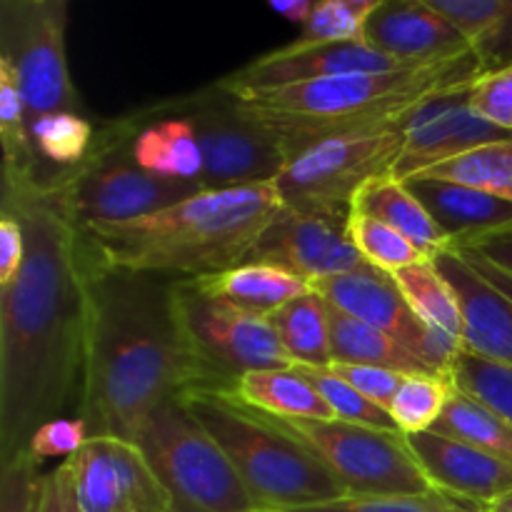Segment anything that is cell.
<instances>
[{
    "label": "cell",
    "mask_w": 512,
    "mask_h": 512,
    "mask_svg": "<svg viewBox=\"0 0 512 512\" xmlns=\"http://www.w3.org/2000/svg\"><path fill=\"white\" fill-rule=\"evenodd\" d=\"M3 210L23 223L28 253L0 288V465L80 393L88 320L80 228L40 168L3 170Z\"/></svg>",
    "instance_id": "cell-1"
},
{
    "label": "cell",
    "mask_w": 512,
    "mask_h": 512,
    "mask_svg": "<svg viewBox=\"0 0 512 512\" xmlns=\"http://www.w3.org/2000/svg\"><path fill=\"white\" fill-rule=\"evenodd\" d=\"M175 280L103 268L85 258L88 320L80 418L88 423L90 438L108 435L135 443L160 405L205 388Z\"/></svg>",
    "instance_id": "cell-2"
},
{
    "label": "cell",
    "mask_w": 512,
    "mask_h": 512,
    "mask_svg": "<svg viewBox=\"0 0 512 512\" xmlns=\"http://www.w3.org/2000/svg\"><path fill=\"white\" fill-rule=\"evenodd\" d=\"M283 210L273 183L200 190L193 198L125 223L80 228L90 263L103 268L208 278L245 263L250 250Z\"/></svg>",
    "instance_id": "cell-3"
},
{
    "label": "cell",
    "mask_w": 512,
    "mask_h": 512,
    "mask_svg": "<svg viewBox=\"0 0 512 512\" xmlns=\"http://www.w3.org/2000/svg\"><path fill=\"white\" fill-rule=\"evenodd\" d=\"M483 70H488V63L478 53H470L383 73L228 90L278 138L290 160L320 140L395 123L430 93L475 78Z\"/></svg>",
    "instance_id": "cell-4"
},
{
    "label": "cell",
    "mask_w": 512,
    "mask_h": 512,
    "mask_svg": "<svg viewBox=\"0 0 512 512\" xmlns=\"http://www.w3.org/2000/svg\"><path fill=\"white\" fill-rule=\"evenodd\" d=\"M183 400L228 455L258 510L290 512L348 495L300 440L233 393L193 388Z\"/></svg>",
    "instance_id": "cell-5"
},
{
    "label": "cell",
    "mask_w": 512,
    "mask_h": 512,
    "mask_svg": "<svg viewBox=\"0 0 512 512\" xmlns=\"http://www.w3.org/2000/svg\"><path fill=\"white\" fill-rule=\"evenodd\" d=\"M135 130L138 118L125 115L95 133L93 148L80 165L48 173L40 168L78 228L143 218L203 190L200 183L160 178L140 168L133 158Z\"/></svg>",
    "instance_id": "cell-6"
},
{
    "label": "cell",
    "mask_w": 512,
    "mask_h": 512,
    "mask_svg": "<svg viewBox=\"0 0 512 512\" xmlns=\"http://www.w3.org/2000/svg\"><path fill=\"white\" fill-rule=\"evenodd\" d=\"M135 443L168 490L173 512L258 510L238 470L208 430L195 420L183 395L160 405Z\"/></svg>",
    "instance_id": "cell-7"
},
{
    "label": "cell",
    "mask_w": 512,
    "mask_h": 512,
    "mask_svg": "<svg viewBox=\"0 0 512 512\" xmlns=\"http://www.w3.org/2000/svg\"><path fill=\"white\" fill-rule=\"evenodd\" d=\"M155 108L193 125L205 160L203 190L273 183L288 163L278 138L220 80Z\"/></svg>",
    "instance_id": "cell-8"
},
{
    "label": "cell",
    "mask_w": 512,
    "mask_h": 512,
    "mask_svg": "<svg viewBox=\"0 0 512 512\" xmlns=\"http://www.w3.org/2000/svg\"><path fill=\"white\" fill-rule=\"evenodd\" d=\"M400 120L320 140L293 155L275 178L283 208L348 215L355 193L370 178L393 170L405 140Z\"/></svg>",
    "instance_id": "cell-9"
},
{
    "label": "cell",
    "mask_w": 512,
    "mask_h": 512,
    "mask_svg": "<svg viewBox=\"0 0 512 512\" xmlns=\"http://www.w3.org/2000/svg\"><path fill=\"white\" fill-rule=\"evenodd\" d=\"M260 415L300 440L348 495H423L435 490L403 433L345 420Z\"/></svg>",
    "instance_id": "cell-10"
},
{
    "label": "cell",
    "mask_w": 512,
    "mask_h": 512,
    "mask_svg": "<svg viewBox=\"0 0 512 512\" xmlns=\"http://www.w3.org/2000/svg\"><path fill=\"white\" fill-rule=\"evenodd\" d=\"M180 315L190 348L203 370L208 390H233L243 375L255 370L293 368L268 315L205 293L195 280H175Z\"/></svg>",
    "instance_id": "cell-11"
},
{
    "label": "cell",
    "mask_w": 512,
    "mask_h": 512,
    "mask_svg": "<svg viewBox=\"0 0 512 512\" xmlns=\"http://www.w3.org/2000/svg\"><path fill=\"white\" fill-rule=\"evenodd\" d=\"M65 15V0H0V55L18 70L30 125L83 108L68 70Z\"/></svg>",
    "instance_id": "cell-12"
},
{
    "label": "cell",
    "mask_w": 512,
    "mask_h": 512,
    "mask_svg": "<svg viewBox=\"0 0 512 512\" xmlns=\"http://www.w3.org/2000/svg\"><path fill=\"white\" fill-rule=\"evenodd\" d=\"M313 290L343 313L398 340L433 375L453 380L455 360L463 353L465 345L443 330L423 323L403 298L390 273L365 265L353 273L313 283Z\"/></svg>",
    "instance_id": "cell-13"
},
{
    "label": "cell",
    "mask_w": 512,
    "mask_h": 512,
    "mask_svg": "<svg viewBox=\"0 0 512 512\" xmlns=\"http://www.w3.org/2000/svg\"><path fill=\"white\" fill-rule=\"evenodd\" d=\"M475 78L435 90L403 115V150L390 170L395 178L408 180L445 160L512 138L510 130L490 123L470 105Z\"/></svg>",
    "instance_id": "cell-14"
},
{
    "label": "cell",
    "mask_w": 512,
    "mask_h": 512,
    "mask_svg": "<svg viewBox=\"0 0 512 512\" xmlns=\"http://www.w3.org/2000/svg\"><path fill=\"white\" fill-rule=\"evenodd\" d=\"M68 460L80 512H173L168 490L133 440L90 438Z\"/></svg>",
    "instance_id": "cell-15"
},
{
    "label": "cell",
    "mask_w": 512,
    "mask_h": 512,
    "mask_svg": "<svg viewBox=\"0 0 512 512\" xmlns=\"http://www.w3.org/2000/svg\"><path fill=\"white\" fill-rule=\"evenodd\" d=\"M245 263H270L310 283L365 268L350 235V213H295L280 210L265 228Z\"/></svg>",
    "instance_id": "cell-16"
},
{
    "label": "cell",
    "mask_w": 512,
    "mask_h": 512,
    "mask_svg": "<svg viewBox=\"0 0 512 512\" xmlns=\"http://www.w3.org/2000/svg\"><path fill=\"white\" fill-rule=\"evenodd\" d=\"M410 68L390 55L370 48L363 40L340 43H300L293 40L278 50L258 55L235 73L220 78L225 88H278V85L310 83L353 73H383V70Z\"/></svg>",
    "instance_id": "cell-17"
},
{
    "label": "cell",
    "mask_w": 512,
    "mask_h": 512,
    "mask_svg": "<svg viewBox=\"0 0 512 512\" xmlns=\"http://www.w3.org/2000/svg\"><path fill=\"white\" fill-rule=\"evenodd\" d=\"M363 43L403 65L478 53L448 18L420 0H378L365 20Z\"/></svg>",
    "instance_id": "cell-18"
},
{
    "label": "cell",
    "mask_w": 512,
    "mask_h": 512,
    "mask_svg": "<svg viewBox=\"0 0 512 512\" xmlns=\"http://www.w3.org/2000/svg\"><path fill=\"white\" fill-rule=\"evenodd\" d=\"M405 443L435 490L480 505L485 512L495 500L512 493V463L465 440L425 430L405 435Z\"/></svg>",
    "instance_id": "cell-19"
},
{
    "label": "cell",
    "mask_w": 512,
    "mask_h": 512,
    "mask_svg": "<svg viewBox=\"0 0 512 512\" xmlns=\"http://www.w3.org/2000/svg\"><path fill=\"white\" fill-rule=\"evenodd\" d=\"M433 260L458 295L465 320V350L512 368L510 300L485 283L455 250H443Z\"/></svg>",
    "instance_id": "cell-20"
},
{
    "label": "cell",
    "mask_w": 512,
    "mask_h": 512,
    "mask_svg": "<svg viewBox=\"0 0 512 512\" xmlns=\"http://www.w3.org/2000/svg\"><path fill=\"white\" fill-rule=\"evenodd\" d=\"M405 185L428 208L438 228L448 235L450 248L480 235L512 228V203L498 195L425 175H413L405 180Z\"/></svg>",
    "instance_id": "cell-21"
},
{
    "label": "cell",
    "mask_w": 512,
    "mask_h": 512,
    "mask_svg": "<svg viewBox=\"0 0 512 512\" xmlns=\"http://www.w3.org/2000/svg\"><path fill=\"white\" fill-rule=\"evenodd\" d=\"M135 118H138V130L133 138L135 163L160 178L200 183L205 160L193 125L175 115L160 113L155 105L153 110H143Z\"/></svg>",
    "instance_id": "cell-22"
},
{
    "label": "cell",
    "mask_w": 512,
    "mask_h": 512,
    "mask_svg": "<svg viewBox=\"0 0 512 512\" xmlns=\"http://www.w3.org/2000/svg\"><path fill=\"white\" fill-rule=\"evenodd\" d=\"M353 213L370 215L380 223L390 225L403 233L415 248L423 250L428 258H435L450 248V240L423 203L410 193L405 180L393 173H383L370 178L353 198Z\"/></svg>",
    "instance_id": "cell-23"
},
{
    "label": "cell",
    "mask_w": 512,
    "mask_h": 512,
    "mask_svg": "<svg viewBox=\"0 0 512 512\" xmlns=\"http://www.w3.org/2000/svg\"><path fill=\"white\" fill-rule=\"evenodd\" d=\"M220 300L258 315H270L290 300L313 293V283L270 263H240L208 278H190Z\"/></svg>",
    "instance_id": "cell-24"
},
{
    "label": "cell",
    "mask_w": 512,
    "mask_h": 512,
    "mask_svg": "<svg viewBox=\"0 0 512 512\" xmlns=\"http://www.w3.org/2000/svg\"><path fill=\"white\" fill-rule=\"evenodd\" d=\"M225 393H233L253 410L275 415V418L335 420V413L325 403L323 395L295 368L255 370V373L243 375L233 385V390H225Z\"/></svg>",
    "instance_id": "cell-25"
},
{
    "label": "cell",
    "mask_w": 512,
    "mask_h": 512,
    "mask_svg": "<svg viewBox=\"0 0 512 512\" xmlns=\"http://www.w3.org/2000/svg\"><path fill=\"white\" fill-rule=\"evenodd\" d=\"M328 303V300H325ZM330 318V353L333 363L375 365V368L398 370L405 375H433L415 355H410L398 340L383 330L343 313L328 303Z\"/></svg>",
    "instance_id": "cell-26"
},
{
    "label": "cell",
    "mask_w": 512,
    "mask_h": 512,
    "mask_svg": "<svg viewBox=\"0 0 512 512\" xmlns=\"http://www.w3.org/2000/svg\"><path fill=\"white\" fill-rule=\"evenodd\" d=\"M285 353L295 365L325 368L333 363L330 353V318L323 295L305 293L268 315Z\"/></svg>",
    "instance_id": "cell-27"
},
{
    "label": "cell",
    "mask_w": 512,
    "mask_h": 512,
    "mask_svg": "<svg viewBox=\"0 0 512 512\" xmlns=\"http://www.w3.org/2000/svg\"><path fill=\"white\" fill-rule=\"evenodd\" d=\"M398 283L400 293L408 300L413 313L418 315L423 323L433 325V328L443 330L450 338L460 340L465 338V320L463 310H460L458 295H455L453 285L448 283L440 268L435 265L433 258L420 260V263L408 265V268L390 273ZM465 345V343H463Z\"/></svg>",
    "instance_id": "cell-28"
},
{
    "label": "cell",
    "mask_w": 512,
    "mask_h": 512,
    "mask_svg": "<svg viewBox=\"0 0 512 512\" xmlns=\"http://www.w3.org/2000/svg\"><path fill=\"white\" fill-rule=\"evenodd\" d=\"M433 433L465 440L495 458L512 463V425L490 405L455 388L443 415L433 425Z\"/></svg>",
    "instance_id": "cell-29"
},
{
    "label": "cell",
    "mask_w": 512,
    "mask_h": 512,
    "mask_svg": "<svg viewBox=\"0 0 512 512\" xmlns=\"http://www.w3.org/2000/svg\"><path fill=\"white\" fill-rule=\"evenodd\" d=\"M418 175L470 185L512 203V138L475 148Z\"/></svg>",
    "instance_id": "cell-30"
},
{
    "label": "cell",
    "mask_w": 512,
    "mask_h": 512,
    "mask_svg": "<svg viewBox=\"0 0 512 512\" xmlns=\"http://www.w3.org/2000/svg\"><path fill=\"white\" fill-rule=\"evenodd\" d=\"M33 150L38 163L53 165V170H70L88 158L95 143V130L80 113H50L30 125Z\"/></svg>",
    "instance_id": "cell-31"
},
{
    "label": "cell",
    "mask_w": 512,
    "mask_h": 512,
    "mask_svg": "<svg viewBox=\"0 0 512 512\" xmlns=\"http://www.w3.org/2000/svg\"><path fill=\"white\" fill-rule=\"evenodd\" d=\"M448 18L493 68V53L510 15V0H420Z\"/></svg>",
    "instance_id": "cell-32"
},
{
    "label": "cell",
    "mask_w": 512,
    "mask_h": 512,
    "mask_svg": "<svg viewBox=\"0 0 512 512\" xmlns=\"http://www.w3.org/2000/svg\"><path fill=\"white\" fill-rule=\"evenodd\" d=\"M453 390V380L448 378H438V375H405L403 385H400L393 403H390V415H393L400 433L413 435L433 430Z\"/></svg>",
    "instance_id": "cell-33"
},
{
    "label": "cell",
    "mask_w": 512,
    "mask_h": 512,
    "mask_svg": "<svg viewBox=\"0 0 512 512\" xmlns=\"http://www.w3.org/2000/svg\"><path fill=\"white\" fill-rule=\"evenodd\" d=\"M350 235H353L355 248L363 255L365 263L385 270V273H398L408 265L428 260V255L415 248L403 233L370 218V215L353 213V210H350Z\"/></svg>",
    "instance_id": "cell-34"
},
{
    "label": "cell",
    "mask_w": 512,
    "mask_h": 512,
    "mask_svg": "<svg viewBox=\"0 0 512 512\" xmlns=\"http://www.w3.org/2000/svg\"><path fill=\"white\" fill-rule=\"evenodd\" d=\"M290 512H485V508L453 498L443 490H433L423 495H345Z\"/></svg>",
    "instance_id": "cell-35"
},
{
    "label": "cell",
    "mask_w": 512,
    "mask_h": 512,
    "mask_svg": "<svg viewBox=\"0 0 512 512\" xmlns=\"http://www.w3.org/2000/svg\"><path fill=\"white\" fill-rule=\"evenodd\" d=\"M453 385L490 405L512 425V368L463 348L453 368Z\"/></svg>",
    "instance_id": "cell-36"
},
{
    "label": "cell",
    "mask_w": 512,
    "mask_h": 512,
    "mask_svg": "<svg viewBox=\"0 0 512 512\" xmlns=\"http://www.w3.org/2000/svg\"><path fill=\"white\" fill-rule=\"evenodd\" d=\"M293 368L300 370V373L313 383V388L323 395L325 403H328L330 410L335 413V420H345V423H358V425H368V428L395 430V433H400L393 415H390L388 410L375 405L373 400L365 398L360 390H355L353 385H348L345 380L325 373L323 368H313V365H293Z\"/></svg>",
    "instance_id": "cell-37"
},
{
    "label": "cell",
    "mask_w": 512,
    "mask_h": 512,
    "mask_svg": "<svg viewBox=\"0 0 512 512\" xmlns=\"http://www.w3.org/2000/svg\"><path fill=\"white\" fill-rule=\"evenodd\" d=\"M370 8H358L350 0H315L308 20L300 25V43H340L363 40Z\"/></svg>",
    "instance_id": "cell-38"
},
{
    "label": "cell",
    "mask_w": 512,
    "mask_h": 512,
    "mask_svg": "<svg viewBox=\"0 0 512 512\" xmlns=\"http://www.w3.org/2000/svg\"><path fill=\"white\" fill-rule=\"evenodd\" d=\"M38 465L28 450L0 465V512H35L43 478Z\"/></svg>",
    "instance_id": "cell-39"
},
{
    "label": "cell",
    "mask_w": 512,
    "mask_h": 512,
    "mask_svg": "<svg viewBox=\"0 0 512 512\" xmlns=\"http://www.w3.org/2000/svg\"><path fill=\"white\" fill-rule=\"evenodd\" d=\"M470 105L490 123L512 133V63L483 70L473 83Z\"/></svg>",
    "instance_id": "cell-40"
},
{
    "label": "cell",
    "mask_w": 512,
    "mask_h": 512,
    "mask_svg": "<svg viewBox=\"0 0 512 512\" xmlns=\"http://www.w3.org/2000/svg\"><path fill=\"white\" fill-rule=\"evenodd\" d=\"M325 373L335 375V378L345 380L348 385H353L355 390L365 395L368 400H373L375 405L385 408L390 413V403H393L395 393L403 385L405 373L388 368H375V365H350V363H330L325 365Z\"/></svg>",
    "instance_id": "cell-41"
},
{
    "label": "cell",
    "mask_w": 512,
    "mask_h": 512,
    "mask_svg": "<svg viewBox=\"0 0 512 512\" xmlns=\"http://www.w3.org/2000/svg\"><path fill=\"white\" fill-rule=\"evenodd\" d=\"M88 440L90 430L83 418H55L35 430V435L30 438L28 453L33 455L38 463L48 458H70V455L78 453Z\"/></svg>",
    "instance_id": "cell-42"
},
{
    "label": "cell",
    "mask_w": 512,
    "mask_h": 512,
    "mask_svg": "<svg viewBox=\"0 0 512 512\" xmlns=\"http://www.w3.org/2000/svg\"><path fill=\"white\" fill-rule=\"evenodd\" d=\"M28 253V240L20 218L10 210H0V288H8L18 278Z\"/></svg>",
    "instance_id": "cell-43"
},
{
    "label": "cell",
    "mask_w": 512,
    "mask_h": 512,
    "mask_svg": "<svg viewBox=\"0 0 512 512\" xmlns=\"http://www.w3.org/2000/svg\"><path fill=\"white\" fill-rule=\"evenodd\" d=\"M35 512H80L75 498L73 465L65 458L58 468L40 478V493Z\"/></svg>",
    "instance_id": "cell-44"
},
{
    "label": "cell",
    "mask_w": 512,
    "mask_h": 512,
    "mask_svg": "<svg viewBox=\"0 0 512 512\" xmlns=\"http://www.w3.org/2000/svg\"><path fill=\"white\" fill-rule=\"evenodd\" d=\"M450 250H458V253H473L485 258L488 263H493L495 268L505 270L512 275V228L498 230V233L480 235V238L465 240V243L453 245Z\"/></svg>",
    "instance_id": "cell-45"
},
{
    "label": "cell",
    "mask_w": 512,
    "mask_h": 512,
    "mask_svg": "<svg viewBox=\"0 0 512 512\" xmlns=\"http://www.w3.org/2000/svg\"><path fill=\"white\" fill-rule=\"evenodd\" d=\"M455 253H458V250H455ZM460 255H463L465 263H468L470 268H473L475 273L485 280V283L493 285L500 295H505V298L512 303V275L510 273L495 268L493 263H488V260L480 258V255H473V253H460Z\"/></svg>",
    "instance_id": "cell-46"
},
{
    "label": "cell",
    "mask_w": 512,
    "mask_h": 512,
    "mask_svg": "<svg viewBox=\"0 0 512 512\" xmlns=\"http://www.w3.org/2000/svg\"><path fill=\"white\" fill-rule=\"evenodd\" d=\"M268 5L290 23L303 25L308 20L310 10H313L315 0H268Z\"/></svg>",
    "instance_id": "cell-47"
},
{
    "label": "cell",
    "mask_w": 512,
    "mask_h": 512,
    "mask_svg": "<svg viewBox=\"0 0 512 512\" xmlns=\"http://www.w3.org/2000/svg\"><path fill=\"white\" fill-rule=\"evenodd\" d=\"M512 63V0H510V15H508V23H505L503 35H500V43L493 53V68L498 65Z\"/></svg>",
    "instance_id": "cell-48"
},
{
    "label": "cell",
    "mask_w": 512,
    "mask_h": 512,
    "mask_svg": "<svg viewBox=\"0 0 512 512\" xmlns=\"http://www.w3.org/2000/svg\"><path fill=\"white\" fill-rule=\"evenodd\" d=\"M488 512H512V493L503 495L500 500H495V503L488 508Z\"/></svg>",
    "instance_id": "cell-49"
},
{
    "label": "cell",
    "mask_w": 512,
    "mask_h": 512,
    "mask_svg": "<svg viewBox=\"0 0 512 512\" xmlns=\"http://www.w3.org/2000/svg\"><path fill=\"white\" fill-rule=\"evenodd\" d=\"M350 3H355V5H358V8H373V5L378 3V0H350Z\"/></svg>",
    "instance_id": "cell-50"
},
{
    "label": "cell",
    "mask_w": 512,
    "mask_h": 512,
    "mask_svg": "<svg viewBox=\"0 0 512 512\" xmlns=\"http://www.w3.org/2000/svg\"><path fill=\"white\" fill-rule=\"evenodd\" d=\"M253 512H270V510H253Z\"/></svg>",
    "instance_id": "cell-51"
}]
</instances>
